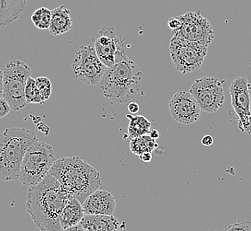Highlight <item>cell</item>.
<instances>
[{"mask_svg":"<svg viewBox=\"0 0 251 231\" xmlns=\"http://www.w3.org/2000/svg\"><path fill=\"white\" fill-rule=\"evenodd\" d=\"M140 107L136 103V102H131L130 104L128 105V111H130L132 114H135L139 111Z\"/></svg>","mask_w":251,"mask_h":231,"instance_id":"cell-29","label":"cell"},{"mask_svg":"<svg viewBox=\"0 0 251 231\" xmlns=\"http://www.w3.org/2000/svg\"><path fill=\"white\" fill-rule=\"evenodd\" d=\"M108 67L97 57L95 46L92 45L80 46L73 62L75 77L88 86L99 85Z\"/></svg>","mask_w":251,"mask_h":231,"instance_id":"cell-8","label":"cell"},{"mask_svg":"<svg viewBox=\"0 0 251 231\" xmlns=\"http://www.w3.org/2000/svg\"><path fill=\"white\" fill-rule=\"evenodd\" d=\"M126 117L129 119V125H128V137L132 139L135 137H138L141 135H149L150 133L151 124L150 121L143 116H126Z\"/></svg>","mask_w":251,"mask_h":231,"instance_id":"cell-20","label":"cell"},{"mask_svg":"<svg viewBox=\"0 0 251 231\" xmlns=\"http://www.w3.org/2000/svg\"><path fill=\"white\" fill-rule=\"evenodd\" d=\"M49 174L57 179L63 188L81 204L101 185L100 173L79 157L55 160Z\"/></svg>","mask_w":251,"mask_h":231,"instance_id":"cell-2","label":"cell"},{"mask_svg":"<svg viewBox=\"0 0 251 231\" xmlns=\"http://www.w3.org/2000/svg\"><path fill=\"white\" fill-rule=\"evenodd\" d=\"M213 142H214V139H213L211 135H205L202 139H201V143L204 146H211L213 144Z\"/></svg>","mask_w":251,"mask_h":231,"instance_id":"cell-27","label":"cell"},{"mask_svg":"<svg viewBox=\"0 0 251 231\" xmlns=\"http://www.w3.org/2000/svg\"><path fill=\"white\" fill-rule=\"evenodd\" d=\"M201 111L214 113L225 101L223 82L216 77H201L193 83L189 90Z\"/></svg>","mask_w":251,"mask_h":231,"instance_id":"cell-9","label":"cell"},{"mask_svg":"<svg viewBox=\"0 0 251 231\" xmlns=\"http://www.w3.org/2000/svg\"><path fill=\"white\" fill-rule=\"evenodd\" d=\"M182 21L181 28L173 35L194 43L209 46L215 38V32L209 21L200 11L187 12L180 15Z\"/></svg>","mask_w":251,"mask_h":231,"instance_id":"cell-10","label":"cell"},{"mask_svg":"<svg viewBox=\"0 0 251 231\" xmlns=\"http://www.w3.org/2000/svg\"><path fill=\"white\" fill-rule=\"evenodd\" d=\"M88 231H114L120 222L113 215L85 214L79 223Z\"/></svg>","mask_w":251,"mask_h":231,"instance_id":"cell-15","label":"cell"},{"mask_svg":"<svg viewBox=\"0 0 251 231\" xmlns=\"http://www.w3.org/2000/svg\"><path fill=\"white\" fill-rule=\"evenodd\" d=\"M208 46L194 43L173 35L169 43V53L178 72L189 74L202 66L208 54Z\"/></svg>","mask_w":251,"mask_h":231,"instance_id":"cell-7","label":"cell"},{"mask_svg":"<svg viewBox=\"0 0 251 231\" xmlns=\"http://www.w3.org/2000/svg\"><path fill=\"white\" fill-rule=\"evenodd\" d=\"M72 198L57 179L49 173L40 183L29 187L26 207L39 231H61L60 217Z\"/></svg>","mask_w":251,"mask_h":231,"instance_id":"cell-1","label":"cell"},{"mask_svg":"<svg viewBox=\"0 0 251 231\" xmlns=\"http://www.w3.org/2000/svg\"><path fill=\"white\" fill-rule=\"evenodd\" d=\"M28 0H0V29L19 18Z\"/></svg>","mask_w":251,"mask_h":231,"instance_id":"cell-16","label":"cell"},{"mask_svg":"<svg viewBox=\"0 0 251 231\" xmlns=\"http://www.w3.org/2000/svg\"><path fill=\"white\" fill-rule=\"evenodd\" d=\"M54 162L55 153L53 147L37 140L25 153L18 180L25 186H34L49 174Z\"/></svg>","mask_w":251,"mask_h":231,"instance_id":"cell-5","label":"cell"},{"mask_svg":"<svg viewBox=\"0 0 251 231\" xmlns=\"http://www.w3.org/2000/svg\"><path fill=\"white\" fill-rule=\"evenodd\" d=\"M85 214L113 215L116 210V200L111 193L104 189H97L82 204Z\"/></svg>","mask_w":251,"mask_h":231,"instance_id":"cell-14","label":"cell"},{"mask_svg":"<svg viewBox=\"0 0 251 231\" xmlns=\"http://www.w3.org/2000/svg\"><path fill=\"white\" fill-rule=\"evenodd\" d=\"M232 107L239 119L238 127L242 132L251 134V101L249 84L246 77H236L230 86Z\"/></svg>","mask_w":251,"mask_h":231,"instance_id":"cell-12","label":"cell"},{"mask_svg":"<svg viewBox=\"0 0 251 231\" xmlns=\"http://www.w3.org/2000/svg\"><path fill=\"white\" fill-rule=\"evenodd\" d=\"M224 231H251V221L238 220L232 224L226 225Z\"/></svg>","mask_w":251,"mask_h":231,"instance_id":"cell-24","label":"cell"},{"mask_svg":"<svg viewBox=\"0 0 251 231\" xmlns=\"http://www.w3.org/2000/svg\"><path fill=\"white\" fill-rule=\"evenodd\" d=\"M73 27L71 11L61 5L52 10V18L49 26V32L53 36H59L70 31Z\"/></svg>","mask_w":251,"mask_h":231,"instance_id":"cell-17","label":"cell"},{"mask_svg":"<svg viewBox=\"0 0 251 231\" xmlns=\"http://www.w3.org/2000/svg\"><path fill=\"white\" fill-rule=\"evenodd\" d=\"M36 79V85L38 87L40 95L42 97L44 101H48L51 94H52V82L50 79L46 77H39L35 78Z\"/></svg>","mask_w":251,"mask_h":231,"instance_id":"cell-23","label":"cell"},{"mask_svg":"<svg viewBox=\"0 0 251 231\" xmlns=\"http://www.w3.org/2000/svg\"><path fill=\"white\" fill-rule=\"evenodd\" d=\"M144 162H150L151 160L152 159V154H151V152H145L144 154L141 155L140 157H139Z\"/></svg>","mask_w":251,"mask_h":231,"instance_id":"cell-32","label":"cell"},{"mask_svg":"<svg viewBox=\"0 0 251 231\" xmlns=\"http://www.w3.org/2000/svg\"><path fill=\"white\" fill-rule=\"evenodd\" d=\"M169 108L172 118L184 125L197 122L201 111L192 94L185 91L176 92L169 101Z\"/></svg>","mask_w":251,"mask_h":231,"instance_id":"cell-13","label":"cell"},{"mask_svg":"<svg viewBox=\"0 0 251 231\" xmlns=\"http://www.w3.org/2000/svg\"><path fill=\"white\" fill-rule=\"evenodd\" d=\"M11 107L9 106L8 102L5 101L4 98L0 99V118H4L5 116L9 114L11 111Z\"/></svg>","mask_w":251,"mask_h":231,"instance_id":"cell-26","label":"cell"},{"mask_svg":"<svg viewBox=\"0 0 251 231\" xmlns=\"http://www.w3.org/2000/svg\"><path fill=\"white\" fill-rule=\"evenodd\" d=\"M64 231H88L86 228H84L82 225L80 224H77L75 226L70 227L68 228Z\"/></svg>","mask_w":251,"mask_h":231,"instance_id":"cell-30","label":"cell"},{"mask_svg":"<svg viewBox=\"0 0 251 231\" xmlns=\"http://www.w3.org/2000/svg\"><path fill=\"white\" fill-rule=\"evenodd\" d=\"M120 231V230H118V229H117V230H115V231Z\"/></svg>","mask_w":251,"mask_h":231,"instance_id":"cell-34","label":"cell"},{"mask_svg":"<svg viewBox=\"0 0 251 231\" xmlns=\"http://www.w3.org/2000/svg\"><path fill=\"white\" fill-rule=\"evenodd\" d=\"M124 40V38L117 37L112 27H104L99 31L94 46L97 57L106 67H111L127 59Z\"/></svg>","mask_w":251,"mask_h":231,"instance_id":"cell-11","label":"cell"},{"mask_svg":"<svg viewBox=\"0 0 251 231\" xmlns=\"http://www.w3.org/2000/svg\"><path fill=\"white\" fill-rule=\"evenodd\" d=\"M38 140L32 131L11 127L0 134V180L16 181L25 153Z\"/></svg>","mask_w":251,"mask_h":231,"instance_id":"cell-4","label":"cell"},{"mask_svg":"<svg viewBox=\"0 0 251 231\" xmlns=\"http://www.w3.org/2000/svg\"><path fill=\"white\" fill-rule=\"evenodd\" d=\"M3 90H4V74H3V70L0 69V99L3 98Z\"/></svg>","mask_w":251,"mask_h":231,"instance_id":"cell-31","label":"cell"},{"mask_svg":"<svg viewBox=\"0 0 251 231\" xmlns=\"http://www.w3.org/2000/svg\"><path fill=\"white\" fill-rule=\"evenodd\" d=\"M52 18V10L47 7H40L31 15V22L37 29H49Z\"/></svg>","mask_w":251,"mask_h":231,"instance_id":"cell-21","label":"cell"},{"mask_svg":"<svg viewBox=\"0 0 251 231\" xmlns=\"http://www.w3.org/2000/svg\"></svg>","mask_w":251,"mask_h":231,"instance_id":"cell-35","label":"cell"},{"mask_svg":"<svg viewBox=\"0 0 251 231\" xmlns=\"http://www.w3.org/2000/svg\"><path fill=\"white\" fill-rule=\"evenodd\" d=\"M143 74L137 64L128 58L108 68L99 83L106 99L126 103L135 99L140 90Z\"/></svg>","mask_w":251,"mask_h":231,"instance_id":"cell-3","label":"cell"},{"mask_svg":"<svg viewBox=\"0 0 251 231\" xmlns=\"http://www.w3.org/2000/svg\"><path fill=\"white\" fill-rule=\"evenodd\" d=\"M85 215L83 211L82 204L77 198H72L65 207L60 217V224L62 230L65 231L70 227L79 224Z\"/></svg>","mask_w":251,"mask_h":231,"instance_id":"cell-18","label":"cell"},{"mask_svg":"<svg viewBox=\"0 0 251 231\" xmlns=\"http://www.w3.org/2000/svg\"><path fill=\"white\" fill-rule=\"evenodd\" d=\"M248 80V84H249V89H250V94H251V60L250 61V65L247 69L246 76H245Z\"/></svg>","mask_w":251,"mask_h":231,"instance_id":"cell-28","label":"cell"},{"mask_svg":"<svg viewBox=\"0 0 251 231\" xmlns=\"http://www.w3.org/2000/svg\"><path fill=\"white\" fill-rule=\"evenodd\" d=\"M149 135H150L151 138H153V139L156 140V139H158L159 137V131L156 130V129H151Z\"/></svg>","mask_w":251,"mask_h":231,"instance_id":"cell-33","label":"cell"},{"mask_svg":"<svg viewBox=\"0 0 251 231\" xmlns=\"http://www.w3.org/2000/svg\"><path fill=\"white\" fill-rule=\"evenodd\" d=\"M25 99L27 103H38L45 104L42 97L39 93L38 87L36 85V79L31 77H29L25 87Z\"/></svg>","mask_w":251,"mask_h":231,"instance_id":"cell-22","label":"cell"},{"mask_svg":"<svg viewBox=\"0 0 251 231\" xmlns=\"http://www.w3.org/2000/svg\"><path fill=\"white\" fill-rule=\"evenodd\" d=\"M181 26H182V21H181L180 16L169 18V22H168V27L172 30V32L177 31L181 28Z\"/></svg>","mask_w":251,"mask_h":231,"instance_id":"cell-25","label":"cell"},{"mask_svg":"<svg viewBox=\"0 0 251 231\" xmlns=\"http://www.w3.org/2000/svg\"><path fill=\"white\" fill-rule=\"evenodd\" d=\"M130 150L133 154L140 157L145 152H151L159 147L156 140L149 135H141L130 139Z\"/></svg>","mask_w":251,"mask_h":231,"instance_id":"cell-19","label":"cell"},{"mask_svg":"<svg viewBox=\"0 0 251 231\" xmlns=\"http://www.w3.org/2000/svg\"><path fill=\"white\" fill-rule=\"evenodd\" d=\"M4 90L3 98L14 111H20L27 104L25 99V87L31 75L28 64L19 60H10L3 69Z\"/></svg>","mask_w":251,"mask_h":231,"instance_id":"cell-6","label":"cell"}]
</instances>
